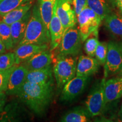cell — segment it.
Returning a JSON list of instances; mask_svg holds the SVG:
<instances>
[{
	"label": "cell",
	"mask_w": 122,
	"mask_h": 122,
	"mask_svg": "<svg viewBox=\"0 0 122 122\" xmlns=\"http://www.w3.org/2000/svg\"><path fill=\"white\" fill-rule=\"evenodd\" d=\"M54 85H40L26 81L18 96L30 110L41 116L51 103Z\"/></svg>",
	"instance_id": "cell-1"
},
{
	"label": "cell",
	"mask_w": 122,
	"mask_h": 122,
	"mask_svg": "<svg viewBox=\"0 0 122 122\" xmlns=\"http://www.w3.org/2000/svg\"><path fill=\"white\" fill-rule=\"evenodd\" d=\"M49 42H50V37L46 30L37 5H36L32 10L31 15L29 19L24 37L18 46L27 44L43 45L49 44Z\"/></svg>",
	"instance_id": "cell-2"
},
{
	"label": "cell",
	"mask_w": 122,
	"mask_h": 122,
	"mask_svg": "<svg viewBox=\"0 0 122 122\" xmlns=\"http://www.w3.org/2000/svg\"><path fill=\"white\" fill-rule=\"evenodd\" d=\"M77 59L74 56L58 57L53 68L58 89H62L66 84L76 76Z\"/></svg>",
	"instance_id": "cell-3"
},
{
	"label": "cell",
	"mask_w": 122,
	"mask_h": 122,
	"mask_svg": "<svg viewBox=\"0 0 122 122\" xmlns=\"http://www.w3.org/2000/svg\"><path fill=\"white\" fill-rule=\"evenodd\" d=\"M106 79L103 78L93 85L85 102V107L92 117L100 115L104 110V84Z\"/></svg>",
	"instance_id": "cell-4"
},
{
	"label": "cell",
	"mask_w": 122,
	"mask_h": 122,
	"mask_svg": "<svg viewBox=\"0 0 122 122\" xmlns=\"http://www.w3.org/2000/svg\"><path fill=\"white\" fill-rule=\"evenodd\" d=\"M81 38L79 30L75 26L66 30L59 44V54L62 56H75L80 53L81 49Z\"/></svg>",
	"instance_id": "cell-5"
},
{
	"label": "cell",
	"mask_w": 122,
	"mask_h": 122,
	"mask_svg": "<svg viewBox=\"0 0 122 122\" xmlns=\"http://www.w3.org/2000/svg\"><path fill=\"white\" fill-rule=\"evenodd\" d=\"M79 31L83 42L94 30H98L102 20L93 10L86 6L77 15Z\"/></svg>",
	"instance_id": "cell-6"
},
{
	"label": "cell",
	"mask_w": 122,
	"mask_h": 122,
	"mask_svg": "<svg viewBox=\"0 0 122 122\" xmlns=\"http://www.w3.org/2000/svg\"><path fill=\"white\" fill-rule=\"evenodd\" d=\"M122 69V46L113 41L108 42L106 60L104 65V78L115 74Z\"/></svg>",
	"instance_id": "cell-7"
},
{
	"label": "cell",
	"mask_w": 122,
	"mask_h": 122,
	"mask_svg": "<svg viewBox=\"0 0 122 122\" xmlns=\"http://www.w3.org/2000/svg\"><path fill=\"white\" fill-rule=\"evenodd\" d=\"M89 79V77L75 76L62 88L60 97L61 101L68 102L79 97L85 90Z\"/></svg>",
	"instance_id": "cell-8"
},
{
	"label": "cell",
	"mask_w": 122,
	"mask_h": 122,
	"mask_svg": "<svg viewBox=\"0 0 122 122\" xmlns=\"http://www.w3.org/2000/svg\"><path fill=\"white\" fill-rule=\"evenodd\" d=\"M57 14L63 25L65 31L75 26L77 16L72 7V0H57Z\"/></svg>",
	"instance_id": "cell-9"
},
{
	"label": "cell",
	"mask_w": 122,
	"mask_h": 122,
	"mask_svg": "<svg viewBox=\"0 0 122 122\" xmlns=\"http://www.w3.org/2000/svg\"><path fill=\"white\" fill-rule=\"evenodd\" d=\"M28 71L24 65H18L10 74L6 92L11 95H18L24 83L27 81Z\"/></svg>",
	"instance_id": "cell-10"
},
{
	"label": "cell",
	"mask_w": 122,
	"mask_h": 122,
	"mask_svg": "<svg viewBox=\"0 0 122 122\" xmlns=\"http://www.w3.org/2000/svg\"><path fill=\"white\" fill-rule=\"evenodd\" d=\"M50 36V50L56 49L59 45L65 32L63 26L57 14V3L54 5V10L49 24Z\"/></svg>",
	"instance_id": "cell-11"
},
{
	"label": "cell",
	"mask_w": 122,
	"mask_h": 122,
	"mask_svg": "<svg viewBox=\"0 0 122 122\" xmlns=\"http://www.w3.org/2000/svg\"><path fill=\"white\" fill-rule=\"evenodd\" d=\"M100 64L95 58L81 54L76 65V76L89 77L98 72Z\"/></svg>",
	"instance_id": "cell-12"
},
{
	"label": "cell",
	"mask_w": 122,
	"mask_h": 122,
	"mask_svg": "<svg viewBox=\"0 0 122 122\" xmlns=\"http://www.w3.org/2000/svg\"><path fill=\"white\" fill-rule=\"evenodd\" d=\"M49 49V44L38 45L35 44H23L18 46L14 51L15 64L19 65L25 62L33 55Z\"/></svg>",
	"instance_id": "cell-13"
},
{
	"label": "cell",
	"mask_w": 122,
	"mask_h": 122,
	"mask_svg": "<svg viewBox=\"0 0 122 122\" xmlns=\"http://www.w3.org/2000/svg\"><path fill=\"white\" fill-rule=\"evenodd\" d=\"M52 62V55L48 49L40 51L33 55L23 65L25 66L28 71H33L47 67L51 66Z\"/></svg>",
	"instance_id": "cell-14"
},
{
	"label": "cell",
	"mask_w": 122,
	"mask_h": 122,
	"mask_svg": "<svg viewBox=\"0 0 122 122\" xmlns=\"http://www.w3.org/2000/svg\"><path fill=\"white\" fill-rule=\"evenodd\" d=\"M104 95L106 105L122 97V77H114L105 81Z\"/></svg>",
	"instance_id": "cell-15"
},
{
	"label": "cell",
	"mask_w": 122,
	"mask_h": 122,
	"mask_svg": "<svg viewBox=\"0 0 122 122\" xmlns=\"http://www.w3.org/2000/svg\"><path fill=\"white\" fill-rule=\"evenodd\" d=\"M27 81L40 85H54L51 66L42 69L29 71L27 76Z\"/></svg>",
	"instance_id": "cell-16"
},
{
	"label": "cell",
	"mask_w": 122,
	"mask_h": 122,
	"mask_svg": "<svg viewBox=\"0 0 122 122\" xmlns=\"http://www.w3.org/2000/svg\"><path fill=\"white\" fill-rule=\"evenodd\" d=\"M31 13L32 11L29 10L22 19L13 23L10 25L14 48L17 46L23 38Z\"/></svg>",
	"instance_id": "cell-17"
},
{
	"label": "cell",
	"mask_w": 122,
	"mask_h": 122,
	"mask_svg": "<svg viewBox=\"0 0 122 122\" xmlns=\"http://www.w3.org/2000/svg\"><path fill=\"white\" fill-rule=\"evenodd\" d=\"M57 0H38L37 6L48 36L50 37L49 24Z\"/></svg>",
	"instance_id": "cell-18"
},
{
	"label": "cell",
	"mask_w": 122,
	"mask_h": 122,
	"mask_svg": "<svg viewBox=\"0 0 122 122\" xmlns=\"http://www.w3.org/2000/svg\"><path fill=\"white\" fill-rule=\"evenodd\" d=\"M33 4V0H30L24 3L12 11L1 16V20L10 25L13 23L22 19L27 13V12L30 10V9L32 6Z\"/></svg>",
	"instance_id": "cell-19"
},
{
	"label": "cell",
	"mask_w": 122,
	"mask_h": 122,
	"mask_svg": "<svg viewBox=\"0 0 122 122\" xmlns=\"http://www.w3.org/2000/svg\"><path fill=\"white\" fill-rule=\"evenodd\" d=\"M91 115L86 107L78 106L66 112L61 118L60 122H88L91 121Z\"/></svg>",
	"instance_id": "cell-20"
},
{
	"label": "cell",
	"mask_w": 122,
	"mask_h": 122,
	"mask_svg": "<svg viewBox=\"0 0 122 122\" xmlns=\"http://www.w3.org/2000/svg\"><path fill=\"white\" fill-rule=\"evenodd\" d=\"M104 19L107 30L114 36L122 37V15L110 12Z\"/></svg>",
	"instance_id": "cell-21"
},
{
	"label": "cell",
	"mask_w": 122,
	"mask_h": 122,
	"mask_svg": "<svg viewBox=\"0 0 122 122\" xmlns=\"http://www.w3.org/2000/svg\"><path fill=\"white\" fill-rule=\"evenodd\" d=\"M87 5L100 16L102 20L110 13L108 0H87Z\"/></svg>",
	"instance_id": "cell-22"
},
{
	"label": "cell",
	"mask_w": 122,
	"mask_h": 122,
	"mask_svg": "<svg viewBox=\"0 0 122 122\" xmlns=\"http://www.w3.org/2000/svg\"><path fill=\"white\" fill-rule=\"evenodd\" d=\"M98 30H97L91 33L85 40L84 51L88 56L94 57L96 50L99 44Z\"/></svg>",
	"instance_id": "cell-23"
},
{
	"label": "cell",
	"mask_w": 122,
	"mask_h": 122,
	"mask_svg": "<svg viewBox=\"0 0 122 122\" xmlns=\"http://www.w3.org/2000/svg\"><path fill=\"white\" fill-rule=\"evenodd\" d=\"M0 38L6 50H10L14 48L10 25L2 20H0Z\"/></svg>",
	"instance_id": "cell-24"
},
{
	"label": "cell",
	"mask_w": 122,
	"mask_h": 122,
	"mask_svg": "<svg viewBox=\"0 0 122 122\" xmlns=\"http://www.w3.org/2000/svg\"><path fill=\"white\" fill-rule=\"evenodd\" d=\"M28 1L30 0H0V16Z\"/></svg>",
	"instance_id": "cell-25"
},
{
	"label": "cell",
	"mask_w": 122,
	"mask_h": 122,
	"mask_svg": "<svg viewBox=\"0 0 122 122\" xmlns=\"http://www.w3.org/2000/svg\"><path fill=\"white\" fill-rule=\"evenodd\" d=\"M15 64L14 53H2L0 54V71H4L11 68Z\"/></svg>",
	"instance_id": "cell-26"
},
{
	"label": "cell",
	"mask_w": 122,
	"mask_h": 122,
	"mask_svg": "<svg viewBox=\"0 0 122 122\" xmlns=\"http://www.w3.org/2000/svg\"><path fill=\"white\" fill-rule=\"evenodd\" d=\"M107 50L108 42L104 41L99 42L98 45L96 50L94 57L100 63V65L104 66L105 62H106Z\"/></svg>",
	"instance_id": "cell-27"
},
{
	"label": "cell",
	"mask_w": 122,
	"mask_h": 122,
	"mask_svg": "<svg viewBox=\"0 0 122 122\" xmlns=\"http://www.w3.org/2000/svg\"><path fill=\"white\" fill-rule=\"evenodd\" d=\"M17 66L16 65L9 69L0 71V92H6L10 74Z\"/></svg>",
	"instance_id": "cell-28"
},
{
	"label": "cell",
	"mask_w": 122,
	"mask_h": 122,
	"mask_svg": "<svg viewBox=\"0 0 122 122\" xmlns=\"http://www.w3.org/2000/svg\"><path fill=\"white\" fill-rule=\"evenodd\" d=\"M72 2L76 16L85 7L88 6L87 0H72Z\"/></svg>",
	"instance_id": "cell-29"
},
{
	"label": "cell",
	"mask_w": 122,
	"mask_h": 122,
	"mask_svg": "<svg viewBox=\"0 0 122 122\" xmlns=\"http://www.w3.org/2000/svg\"><path fill=\"white\" fill-rule=\"evenodd\" d=\"M6 101V95L5 92H0V114L3 111Z\"/></svg>",
	"instance_id": "cell-30"
},
{
	"label": "cell",
	"mask_w": 122,
	"mask_h": 122,
	"mask_svg": "<svg viewBox=\"0 0 122 122\" xmlns=\"http://www.w3.org/2000/svg\"><path fill=\"white\" fill-rule=\"evenodd\" d=\"M6 49L5 46L2 41L1 40V38H0V54L4 53L6 51Z\"/></svg>",
	"instance_id": "cell-31"
},
{
	"label": "cell",
	"mask_w": 122,
	"mask_h": 122,
	"mask_svg": "<svg viewBox=\"0 0 122 122\" xmlns=\"http://www.w3.org/2000/svg\"><path fill=\"white\" fill-rule=\"evenodd\" d=\"M118 115H119V118L120 121L122 122V103L121 106H120L119 111Z\"/></svg>",
	"instance_id": "cell-32"
},
{
	"label": "cell",
	"mask_w": 122,
	"mask_h": 122,
	"mask_svg": "<svg viewBox=\"0 0 122 122\" xmlns=\"http://www.w3.org/2000/svg\"><path fill=\"white\" fill-rule=\"evenodd\" d=\"M116 5H117V7H118L120 12H121V13L122 14V2L116 3Z\"/></svg>",
	"instance_id": "cell-33"
},
{
	"label": "cell",
	"mask_w": 122,
	"mask_h": 122,
	"mask_svg": "<svg viewBox=\"0 0 122 122\" xmlns=\"http://www.w3.org/2000/svg\"><path fill=\"white\" fill-rule=\"evenodd\" d=\"M114 2L116 3H118V2H122V0H114Z\"/></svg>",
	"instance_id": "cell-34"
},
{
	"label": "cell",
	"mask_w": 122,
	"mask_h": 122,
	"mask_svg": "<svg viewBox=\"0 0 122 122\" xmlns=\"http://www.w3.org/2000/svg\"></svg>",
	"instance_id": "cell-35"
}]
</instances>
